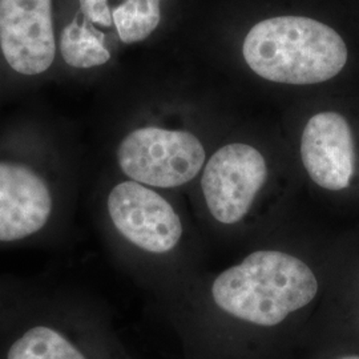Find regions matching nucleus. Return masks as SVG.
<instances>
[{
    "mask_svg": "<svg viewBox=\"0 0 359 359\" xmlns=\"http://www.w3.org/2000/svg\"><path fill=\"white\" fill-rule=\"evenodd\" d=\"M104 40L103 32L92 26L88 19L80 23L76 16L62 32V56L67 65L75 68L105 65L111 59V52L105 47Z\"/></svg>",
    "mask_w": 359,
    "mask_h": 359,
    "instance_id": "nucleus-10",
    "label": "nucleus"
},
{
    "mask_svg": "<svg viewBox=\"0 0 359 359\" xmlns=\"http://www.w3.org/2000/svg\"><path fill=\"white\" fill-rule=\"evenodd\" d=\"M0 48L19 74L47 71L56 53L51 0H0Z\"/></svg>",
    "mask_w": 359,
    "mask_h": 359,
    "instance_id": "nucleus-8",
    "label": "nucleus"
},
{
    "mask_svg": "<svg viewBox=\"0 0 359 359\" xmlns=\"http://www.w3.org/2000/svg\"><path fill=\"white\" fill-rule=\"evenodd\" d=\"M76 181L20 157H0V249L52 244L71 229Z\"/></svg>",
    "mask_w": 359,
    "mask_h": 359,
    "instance_id": "nucleus-2",
    "label": "nucleus"
},
{
    "mask_svg": "<svg viewBox=\"0 0 359 359\" xmlns=\"http://www.w3.org/2000/svg\"><path fill=\"white\" fill-rule=\"evenodd\" d=\"M161 0H126L112 11L117 34L123 43L132 44L148 38L158 26Z\"/></svg>",
    "mask_w": 359,
    "mask_h": 359,
    "instance_id": "nucleus-11",
    "label": "nucleus"
},
{
    "mask_svg": "<svg viewBox=\"0 0 359 359\" xmlns=\"http://www.w3.org/2000/svg\"><path fill=\"white\" fill-rule=\"evenodd\" d=\"M318 292V281L299 258L259 250L240 265L222 271L212 286L217 306L259 326L278 325L306 306Z\"/></svg>",
    "mask_w": 359,
    "mask_h": 359,
    "instance_id": "nucleus-4",
    "label": "nucleus"
},
{
    "mask_svg": "<svg viewBox=\"0 0 359 359\" xmlns=\"http://www.w3.org/2000/svg\"><path fill=\"white\" fill-rule=\"evenodd\" d=\"M266 176L265 158L256 148L237 142L218 149L208 161L201 180L212 216L226 225L241 221Z\"/></svg>",
    "mask_w": 359,
    "mask_h": 359,
    "instance_id": "nucleus-7",
    "label": "nucleus"
},
{
    "mask_svg": "<svg viewBox=\"0 0 359 359\" xmlns=\"http://www.w3.org/2000/svg\"><path fill=\"white\" fill-rule=\"evenodd\" d=\"M104 213L118 238L149 256L172 252L182 236L181 219L167 198L132 180L105 192Z\"/></svg>",
    "mask_w": 359,
    "mask_h": 359,
    "instance_id": "nucleus-6",
    "label": "nucleus"
},
{
    "mask_svg": "<svg viewBox=\"0 0 359 359\" xmlns=\"http://www.w3.org/2000/svg\"><path fill=\"white\" fill-rule=\"evenodd\" d=\"M301 157L311 180L327 191H342L350 185L355 154L351 128L337 112L313 116L301 140Z\"/></svg>",
    "mask_w": 359,
    "mask_h": 359,
    "instance_id": "nucleus-9",
    "label": "nucleus"
},
{
    "mask_svg": "<svg viewBox=\"0 0 359 359\" xmlns=\"http://www.w3.org/2000/svg\"><path fill=\"white\" fill-rule=\"evenodd\" d=\"M341 359H359L358 355H348V357H344Z\"/></svg>",
    "mask_w": 359,
    "mask_h": 359,
    "instance_id": "nucleus-14",
    "label": "nucleus"
},
{
    "mask_svg": "<svg viewBox=\"0 0 359 359\" xmlns=\"http://www.w3.org/2000/svg\"><path fill=\"white\" fill-rule=\"evenodd\" d=\"M81 13L90 23L111 27L114 23L108 0H80Z\"/></svg>",
    "mask_w": 359,
    "mask_h": 359,
    "instance_id": "nucleus-12",
    "label": "nucleus"
},
{
    "mask_svg": "<svg viewBox=\"0 0 359 359\" xmlns=\"http://www.w3.org/2000/svg\"><path fill=\"white\" fill-rule=\"evenodd\" d=\"M15 280H0V309L4 305Z\"/></svg>",
    "mask_w": 359,
    "mask_h": 359,
    "instance_id": "nucleus-13",
    "label": "nucleus"
},
{
    "mask_svg": "<svg viewBox=\"0 0 359 359\" xmlns=\"http://www.w3.org/2000/svg\"><path fill=\"white\" fill-rule=\"evenodd\" d=\"M97 346L76 290L13 283L0 309V359H100Z\"/></svg>",
    "mask_w": 359,
    "mask_h": 359,
    "instance_id": "nucleus-1",
    "label": "nucleus"
},
{
    "mask_svg": "<svg viewBox=\"0 0 359 359\" xmlns=\"http://www.w3.org/2000/svg\"><path fill=\"white\" fill-rule=\"evenodd\" d=\"M245 62L269 81L308 86L337 76L347 62L344 39L332 27L304 16H278L253 27L244 41Z\"/></svg>",
    "mask_w": 359,
    "mask_h": 359,
    "instance_id": "nucleus-3",
    "label": "nucleus"
},
{
    "mask_svg": "<svg viewBox=\"0 0 359 359\" xmlns=\"http://www.w3.org/2000/svg\"><path fill=\"white\" fill-rule=\"evenodd\" d=\"M116 158L127 179L151 188L169 189L198 175L205 161V151L189 132L142 127L121 140Z\"/></svg>",
    "mask_w": 359,
    "mask_h": 359,
    "instance_id": "nucleus-5",
    "label": "nucleus"
}]
</instances>
